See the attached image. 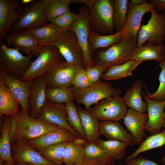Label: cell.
<instances>
[{
    "mask_svg": "<svg viewBox=\"0 0 165 165\" xmlns=\"http://www.w3.org/2000/svg\"><path fill=\"white\" fill-rule=\"evenodd\" d=\"M59 127L33 117L29 113L20 109L15 115L12 116L9 126L11 147L22 142H27Z\"/></svg>",
    "mask_w": 165,
    "mask_h": 165,
    "instance_id": "cell-1",
    "label": "cell"
},
{
    "mask_svg": "<svg viewBox=\"0 0 165 165\" xmlns=\"http://www.w3.org/2000/svg\"><path fill=\"white\" fill-rule=\"evenodd\" d=\"M137 39L127 33L121 41L98 54L96 64L103 67L106 72L112 66L122 64L131 60L137 47Z\"/></svg>",
    "mask_w": 165,
    "mask_h": 165,
    "instance_id": "cell-2",
    "label": "cell"
},
{
    "mask_svg": "<svg viewBox=\"0 0 165 165\" xmlns=\"http://www.w3.org/2000/svg\"><path fill=\"white\" fill-rule=\"evenodd\" d=\"M31 56L23 55L18 50L0 43V72L22 80L32 61Z\"/></svg>",
    "mask_w": 165,
    "mask_h": 165,
    "instance_id": "cell-3",
    "label": "cell"
},
{
    "mask_svg": "<svg viewBox=\"0 0 165 165\" xmlns=\"http://www.w3.org/2000/svg\"><path fill=\"white\" fill-rule=\"evenodd\" d=\"M74 100L77 103L83 104L86 109L102 100L112 96L119 95L122 90L114 88L109 83L100 80L84 89L72 87Z\"/></svg>",
    "mask_w": 165,
    "mask_h": 165,
    "instance_id": "cell-4",
    "label": "cell"
},
{
    "mask_svg": "<svg viewBox=\"0 0 165 165\" xmlns=\"http://www.w3.org/2000/svg\"><path fill=\"white\" fill-rule=\"evenodd\" d=\"M50 0H35L26 5L20 17L9 30V34L41 27L46 23L45 19L46 8Z\"/></svg>",
    "mask_w": 165,
    "mask_h": 165,
    "instance_id": "cell-5",
    "label": "cell"
},
{
    "mask_svg": "<svg viewBox=\"0 0 165 165\" xmlns=\"http://www.w3.org/2000/svg\"><path fill=\"white\" fill-rule=\"evenodd\" d=\"M113 16V0H97L90 9L89 24L90 31L99 34H114Z\"/></svg>",
    "mask_w": 165,
    "mask_h": 165,
    "instance_id": "cell-6",
    "label": "cell"
},
{
    "mask_svg": "<svg viewBox=\"0 0 165 165\" xmlns=\"http://www.w3.org/2000/svg\"><path fill=\"white\" fill-rule=\"evenodd\" d=\"M38 56L24 74L22 80L32 81L50 72L63 61V57L57 48L53 46L41 47Z\"/></svg>",
    "mask_w": 165,
    "mask_h": 165,
    "instance_id": "cell-7",
    "label": "cell"
},
{
    "mask_svg": "<svg viewBox=\"0 0 165 165\" xmlns=\"http://www.w3.org/2000/svg\"><path fill=\"white\" fill-rule=\"evenodd\" d=\"M165 40V13L159 14L155 10L146 24L140 27L137 38V47L145 44L161 45Z\"/></svg>",
    "mask_w": 165,
    "mask_h": 165,
    "instance_id": "cell-8",
    "label": "cell"
},
{
    "mask_svg": "<svg viewBox=\"0 0 165 165\" xmlns=\"http://www.w3.org/2000/svg\"><path fill=\"white\" fill-rule=\"evenodd\" d=\"M127 107L123 98L116 95L100 101L90 112L99 121H119L125 116Z\"/></svg>",
    "mask_w": 165,
    "mask_h": 165,
    "instance_id": "cell-9",
    "label": "cell"
},
{
    "mask_svg": "<svg viewBox=\"0 0 165 165\" xmlns=\"http://www.w3.org/2000/svg\"><path fill=\"white\" fill-rule=\"evenodd\" d=\"M90 9L86 6H79L78 16L69 30L76 35L83 51L85 68L96 65L90 52L88 44L90 32L89 24Z\"/></svg>",
    "mask_w": 165,
    "mask_h": 165,
    "instance_id": "cell-10",
    "label": "cell"
},
{
    "mask_svg": "<svg viewBox=\"0 0 165 165\" xmlns=\"http://www.w3.org/2000/svg\"><path fill=\"white\" fill-rule=\"evenodd\" d=\"M51 46L57 48L66 62L85 68L82 50L76 35L71 30L64 31L59 40Z\"/></svg>",
    "mask_w": 165,
    "mask_h": 165,
    "instance_id": "cell-11",
    "label": "cell"
},
{
    "mask_svg": "<svg viewBox=\"0 0 165 165\" xmlns=\"http://www.w3.org/2000/svg\"><path fill=\"white\" fill-rule=\"evenodd\" d=\"M67 112L65 105L46 101L42 107L39 119L47 123L63 127L77 137H81L68 123Z\"/></svg>",
    "mask_w": 165,
    "mask_h": 165,
    "instance_id": "cell-12",
    "label": "cell"
},
{
    "mask_svg": "<svg viewBox=\"0 0 165 165\" xmlns=\"http://www.w3.org/2000/svg\"><path fill=\"white\" fill-rule=\"evenodd\" d=\"M78 67L62 61L47 73V87H70L77 73Z\"/></svg>",
    "mask_w": 165,
    "mask_h": 165,
    "instance_id": "cell-13",
    "label": "cell"
},
{
    "mask_svg": "<svg viewBox=\"0 0 165 165\" xmlns=\"http://www.w3.org/2000/svg\"><path fill=\"white\" fill-rule=\"evenodd\" d=\"M0 80L17 98L21 108L24 111L29 113V98L32 86L33 80L23 81L2 72H0Z\"/></svg>",
    "mask_w": 165,
    "mask_h": 165,
    "instance_id": "cell-14",
    "label": "cell"
},
{
    "mask_svg": "<svg viewBox=\"0 0 165 165\" xmlns=\"http://www.w3.org/2000/svg\"><path fill=\"white\" fill-rule=\"evenodd\" d=\"M18 0H0V41L6 38L10 28L22 13Z\"/></svg>",
    "mask_w": 165,
    "mask_h": 165,
    "instance_id": "cell-15",
    "label": "cell"
},
{
    "mask_svg": "<svg viewBox=\"0 0 165 165\" xmlns=\"http://www.w3.org/2000/svg\"><path fill=\"white\" fill-rule=\"evenodd\" d=\"M142 94L147 104L148 115L145 130L151 135L159 133L162 127H165V117L164 116L165 100L160 101L148 98L144 92Z\"/></svg>",
    "mask_w": 165,
    "mask_h": 165,
    "instance_id": "cell-16",
    "label": "cell"
},
{
    "mask_svg": "<svg viewBox=\"0 0 165 165\" xmlns=\"http://www.w3.org/2000/svg\"><path fill=\"white\" fill-rule=\"evenodd\" d=\"M155 10V7L147 2L140 5H135L129 1L126 22L122 30L123 36L130 33L137 39L143 16L146 13H151Z\"/></svg>",
    "mask_w": 165,
    "mask_h": 165,
    "instance_id": "cell-17",
    "label": "cell"
},
{
    "mask_svg": "<svg viewBox=\"0 0 165 165\" xmlns=\"http://www.w3.org/2000/svg\"><path fill=\"white\" fill-rule=\"evenodd\" d=\"M33 82L29 98V114L33 117L39 118L41 109L46 101L47 73L34 79Z\"/></svg>",
    "mask_w": 165,
    "mask_h": 165,
    "instance_id": "cell-18",
    "label": "cell"
},
{
    "mask_svg": "<svg viewBox=\"0 0 165 165\" xmlns=\"http://www.w3.org/2000/svg\"><path fill=\"white\" fill-rule=\"evenodd\" d=\"M11 154L15 164L56 165L44 159L34 147L26 142H22L11 146Z\"/></svg>",
    "mask_w": 165,
    "mask_h": 165,
    "instance_id": "cell-19",
    "label": "cell"
},
{
    "mask_svg": "<svg viewBox=\"0 0 165 165\" xmlns=\"http://www.w3.org/2000/svg\"><path fill=\"white\" fill-rule=\"evenodd\" d=\"M148 118L147 112L129 108L123 119L124 124L134 138L135 145L140 146L146 136L144 130Z\"/></svg>",
    "mask_w": 165,
    "mask_h": 165,
    "instance_id": "cell-20",
    "label": "cell"
},
{
    "mask_svg": "<svg viewBox=\"0 0 165 165\" xmlns=\"http://www.w3.org/2000/svg\"><path fill=\"white\" fill-rule=\"evenodd\" d=\"M7 44L28 56H37L40 48L35 38L28 31L9 34L6 37Z\"/></svg>",
    "mask_w": 165,
    "mask_h": 165,
    "instance_id": "cell-21",
    "label": "cell"
},
{
    "mask_svg": "<svg viewBox=\"0 0 165 165\" xmlns=\"http://www.w3.org/2000/svg\"><path fill=\"white\" fill-rule=\"evenodd\" d=\"M77 137L67 130L61 127L45 133L27 142L37 151L43 147L64 141H69Z\"/></svg>",
    "mask_w": 165,
    "mask_h": 165,
    "instance_id": "cell-22",
    "label": "cell"
},
{
    "mask_svg": "<svg viewBox=\"0 0 165 165\" xmlns=\"http://www.w3.org/2000/svg\"><path fill=\"white\" fill-rule=\"evenodd\" d=\"M100 135L108 140H115L127 144L129 146L135 145L134 138L119 121H101L100 122Z\"/></svg>",
    "mask_w": 165,
    "mask_h": 165,
    "instance_id": "cell-23",
    "label": "cell"
},
{
    "mask_svg": "<svg viewBox=\"0 0 165 165\" xmlns=\"http://www.w3.org/2000/svg\"><path fill=\"white\" fill-rule=\"evenodd\" d=\"M36 40L39 47L50 46L60 38L64 31L52 23H46L43 26L28 30Z\"/></svg>",
    "mask_w": 165,
    "mask_h": 165,
    "instance_id": "cell-24",
    "label": "cell"
},
{
    "mask_svg": "<svg viewBox=\"0 0 165 165\" xmlns=\"http://www.w3.org/2000/svg\"><path fill=\"white\" fill-rule=\"evenodd\" d=\"M143 86L144 84L140 79L136 80L127 90L122 98L127 107L129 108L145 113L147 111L148 105L142 97Z\"/></svg>",
    "mask_w": 165,
    "mask_h": 165,
    "instance_id": "cell-25",
    "label": "cell"
},
{
    "mask_svg": "<svg viewBox=\"0 0 165 165\" xmlns=\"http://www.w3.org/2000/svg\"><path fill=\"white\" fill-rule=\"evenodd\" d=\"M165 58V46L145 43L137 47L131 59L142 62L145 61L154 60L159 63L163 62Z\"/></svg>",
    "mask_w": 165,
    "mask_h": 165,
    "instance_id": "cell-26",
    "label": "cell"
},
{
    "mask_svg": "<svg viewBox=\"0 0 165 165\" xmlns=\"http://www.w3.org/2000/svg\"><path fill=\"white\" fill-rule=\"evenodd\" d=\"M77 112L81 120L88 142L96 143L100 135V122L88 110L77 108Z\"/></svg>",
    "mask_w": 165,
    "mask_h": 165,
    "instance_id": "cell-27",
    "label": "cell"
},
{
    "mask_svg": "<svg viewBox=\"0 0 165 165\" xmlns=\"http://www.w3.org/2000/svg\"><path fill=\"white\" fill-rule=\"evenodd\" d=\"M20 103L11 90L0 80V116H13L18 112Z\"/></svg>",
    "mask_w": 165,
    "mask_h": 165,
    "instance_id": "cell-28",
    "label": "cell"
},
{
    "mask_svg": "<svg viewBox=\"0 0 165 165\" xmlns=\"http://www.w3.org/2000/svg\"><path fill=\"white\" fill-rule=\"evenodd\" d=\"M122 30L108 35H102L90 32L88 41V47L91 54L98 48L106 49L112 45L120 42L123 37Z\"/></svg>",
    "mask_w": 165,
    "mask_h": 165,
    "instance_id": "cell-29",
    "label": "cell"
},
{
    "mask_svg": "<svg viewBox=\"0 0 165 165\" xmlns=\"http://www.w3.org/2000/svg\"><path fill=\"white\" fill-rule=\"evenodd\" d=\"M142 62L131 59L122 64L112 66L102 75L101 78L105 80H115L131 76Z\"/></svg>",
    "mask_w": 165,
    "mask_h": 165,
    "instance_id": "cell-30",
    "label": "cell"
},
{
    "mask_svg": "<svg viewBox=\"0 0 165 165\" xmlns=\"http://www.w3.org/2000/svg\"><path fill=\"white\" fill-rule=\"evenodd\" d=\"M5 116L0 137V165H2L4 162L10 165H14V161L11 154L9 132V127L12 116Z\"/></svg>",
    "mask_w": 165,
    "mask_h": 165,
    "instance_id": "cell-31",
    "label": "cell"
},
{
    "mask_svg": "<svg viewBox=\"0 0 165 165\" xmlns=\"http://www.w3.org/2000/svg\"><path fill=\"white\" fill-rule=\"evenodd\" d=\"M68 141H64L48 145L37 151L44 159L56 165L62 163L64 150Z\"/></svg>",
    "mask_w": 165,
    "mask_h": 165,
    "instance_id": "cell-32",
    "label": "cell"
},
{
    "mask_svg": "<svg viewBox=\"0 0 165 165\" xmlns=\"http://www.w3.org/2000/svg\"><path fill=\"white\" fill-rule=\"evenodd\" d=\"M96 143L115 161L125 157L129 146L127 144L119 141H104L99 138Z\"/></svg>",
    "mask_w": 165,
    "mask_h": 165,
    "instance_id": "cell-33",
    "label": "cell"
},
{
    "mask_svg": "<svg viewBox=\"0 0 165 165\" xmlns=\"http://www.w3.org/2000/svg\"><path fill=\"white\" fill-rule=\"evenodd\" d=\"M165 145V129L160 133L151 135L148 137L125 160L134 158L141 153L148 150L161 147Z\"/></svg>",
    "mask_w": 165,
    "mask_h": 165,
    "instance_id": "cell-34",
    "label": "cell"
},
{
    "mask_svg": "<svg viewBox=\"0 0 165 165\" xmlns=\"http://www.w3.org/2000/svg\"><path fill=\"white\" fill-rule=\"evenodd\" d=\"M46 101L49 102L62 104L73 101L74 95L72 87H48L46 91Z\"/></svg>",
    "mask_w": 165,
    "mask_h": 165,
    "instance_id": "cell-35",
    "label": "cell"
},
{
    "mask_svg": "<svg viewBox=\"0 0 165 165\" xmlns=\"http://www.w3.org/2000/svg\"><path fill=\"white\" fill-rule=\"evenodd\" d=\"M72 0H50L45 12L46 22L50 23L58 16L69 11Z\"/></svg>",
    "mask_w": 165,
    "mask_h": 165,
    "instance_id": "cell-36",
    "label": "cell"
},
{
    "mask_svg": "<svg viewBox=\"0 0 165 165\" xmlns=\"http://www.w3.org/2000/svg\"><path fill=\"white\" fill-rule=\"evenodd\" d=\"M113 23L116 32L121 31L126 24L128 3V0H114Z\"/></svg>",
    "mask_w": 165,
    "mask_h": 165,
    "instance_id": "cell-37",
    "label": "cell"
},
{
    "mask_svg": "<svg viewBox=\"0 0 165 165\" xmlns=\"http://www.w3.org/2000/svg\"><path fill=\"white\" fill-rule=\"evenodd\" d=\"M84 145L68 141L63 153V162L65 165H72L81 162L84 159Z\"/></svg>",
    "mask_w": 165,
    "mask_h": 165,
    "instance_id": "cell-38",
    "label": "cell"
},
{
    "mask_svg": "<svg viewBox=\"0 0 165 165\" xmlns=\"http://www.w3.org/2000/svg\"><path fill=\"white\" fill-rule=\"evenodd\" d=\"M84 159L97 160L114 163L115 160L96 143L87 141L84 145Z\"/></svg>",
    "mask_w": 165,
    "mask_h": 165,
    "instance_id": "cell-39",
    "label": "cell"
},
{
    "mask_svg": "<svg viewBox=\"0 0 165 165\" xmlns=\"http://www.w3.org/2000/svg\"><path fill=\"white\" fill-rule=\"evenodd\" d=\"M67 112V121L71 126L80 135L86 139L81 120L77 112V107L73 102H69L65 105Z\"/></svg>",
    "mask_w": 165,
    "mask_h": 165,
    "instance_id": "cell-40",
    "label": "cell"
},
{
    "mask_svg": "<svg viewBox=\"0 0 165 165\" xmlns=\"http://www.w3.org/2000/svg\"><path fill=\"white\" fill-rule=\"evenodd\" d=\"M158 65L160 67L161 71L159 77L160 84L156 91L153 93L150 94L147 90L146 86L143 84L147 91L146 96L147 97L163 101L165 100V58L163 62L159 63Z\"/></svg>",
    "mask_w": 165,
    "mask_h": 165,
    "instance_id": "cell-41",
    "label": "cell"
},
{
    "mask_svg": "<svg viewBox=\"0 0 165 165\" xmlns=\"http://www.w3.org/2000/svg\"><path fill=\"white\" fill-rule=\"evenodd\" d=\"M78 15V13L70 11L53 19L50 23L64 31H67L74 22Z\"/></svg>",
    "mask_w": 165,
    "mask_h": 165,
    "instance_id": "cell-42",
    "label": "cell"
},
{
    "mask_svg": "<svg viewBox=\"0 0 165 165\" xmlns=\"http://www.w3.org/2000/svg\"><path fill=\"white\" fill-rule=\"evenodd\" d=\"M72 84L73 86L79 89L85 88L92 84L89 80L84 67H78L77 73Z\"/></svg>",
    "mask_w": 165,
    "mask_h": 165,
    "instance_id": "cell-43",
    "label": "cell"
},
{
    "mask_svg": "<svg viewBox=\"0 0 165 165\" xmlns=\"http://www.w3.org/2000/svg\"><path fill=\"white\" fill-rule=\"evenodd\" d=\"M85 69L89 80L91 84L99 80L105 72L103 67L96 64L94 66H89Z\"/></svg>",
    "mask_w": 165,
    "mask_h": 165,
    "instance_id": "cell-44",
    "label": "cell"
},
{
    "mask_svg": "<svg viewBox=\"0 0 165 165\" xmlns=\"http://www.w3.org/2000/svg\"><path fill=\"white\" fill-rule=\"evenodd\" d=\"M126 165H159L154 161L142 156L134 158L125 160Z\"/></svg>",
    "mask_w": 165,
    "mask_h": 165,
    "instance_id": "cell-45",
    "label": "cell"
},
{
    "mask_svg": "<svg viewBox=\"0 0 165 165\" xmlns=\"http://www.w3.org/2000/svg\"><path fill=\"white\" fill-rule=\"evenodd\" d=\"M114 163L97 160L84 159L80 163L72 165H113Z\"/></svg>",
    "mask_w": 165,
    "mask_h": 165,
    "instance_id": "cell-46",
    "label": "cell"
},
{
    "mask_svg": "<svg viewBox=\"0 0 165 165\" xmlns=\"http://www.w3.org/2000/svg\"><path fill=\"white\" fill-rule=\"evenodd\" d=\"M150 3L155 7L156 12L165 13V0H150Z\"/></svg>",
    "mask_w": 165,
    "mask_h": 165,
    "instance_id": "cell-47",
    "label": "cell"
},
{
    "mask_svg": "<svg viewBox=\"0 0 165 165\" xmlns=\"http://www.w3.org/2000/svg\"><path fill=\"white\" fill-rule=\"evenodd\" d=\"M72 2L83 4L90 9L94 6L97 0H72Z\"/></svg>",
    "mask_w": 165,
    "mask_h": 165,
    "instance_id": "cell-48",
    "label": "cell"
},
{
    "mask_svg": "<svg viewBox=\"0 0 165 165\" xmlns=\"http://www.w3.org/2000/svg\"><path fill=\"white\" fill-rule=\"evenodd\" d=\"M72 141L76 144L82 145H84L87 142L86 139L81 137H76Z\"/></svg>",
    "mask_w": 165,
    "mask_h": 165,
    "instance_id": "cell-49",
    "label": "cell"
},
{
    "mask_svg": "<svg viewBox=\"0 0 165 165\" xmlns=\"http://www.w3.org/2000/svg\"><path fill=\"white\" fill-rule=\"evenodd\" d=\"M147 2L146 0H131L130 1L131 3L135 5H140Z\"/></svg>",
    "mask_w": 165,
    "mask_h": 165,
    "instance_id": "cell-50",
    "label": "cell"
},
{
    "mask_svg": "<svg viewBox=\"0 0 165 165\" xmlns=\"http://www.w3.org/2000/svg\"><path fill=\"white\" fill-rule=\"evenodd\" d=\"M35 1V0H22L20 2V4H25L26 5L33 3Z\"/></svg>",
    "mask_w": 165,
    "mask_h": 165,
    "instance_id": "cell-51",
    "label": "cell"
},
{
    "mask_svg": "<svg viewBox=\"0 0 165 165\" xmlns=\"http://www.w3.org/2000/svg\"><path fill=\"white\" fill-rule=\"evenodd\" d=\"M161 162L165 164V155L162 158Z\"/></svg>",
    "mask_w": 165,
    "mask_h": 165,
    "instance_id": "cell-52",
    "label": "cell"
},
{
    "mask_svg": "<svg viewBox=\"0 0 165 165\" xmlns=\"http://www.w3.org/2000/svg\"><path fill=\"white\" fill-rule=\"evenodd\" d=\"M14 165H33L29 164H23V163H15Z\"/></svg>",
    "mask_w": 165,
    "mask_h": 165,
    "instance_id": "cell-53",
    "label": "cell"
},
{
    "mask_svg": "<svg viewBox=\"0 0 165 165\" xmlns=\"http://www.w3.org/2000/svg\"><path fill=\"white\" fill-rule=\"evenodd\" d=\"M4 165H10L6 162H5L4 163Z\"/></svg>",
    "mask_w": 165,
    "mask_h": 165,
    "instance_id": "cell-54",
    "label": "cell"
},
{
    "mask_svg": "<svg viewBox=\"0 0 165 165\" xmlns=\"http://www.w3.org/2000/svg\"><path fill=\"white\" fill-rule=\"evenodd\" d=\"M164 116L165 117V111L164 112Z\"/></svg>",
    "mask_w": 165,
    "mask_h": 165,
    "instance_id": "cell-55",
    "label": "cell"
},
{
    "mask_svg": "<svg viewBox=\"0 0 165 165\" xmlns=\"http://www.w3.org/2000/svg\"><path fill=\"white\" fill-rule=\"evenodd\" d=\"M2 165H4V163Z\"/></svg>",
    "mask_w": 165,
    "mask_h": 165,
    "instance_id": "cell-56",
    "label": "cell"
}]
</instances>
